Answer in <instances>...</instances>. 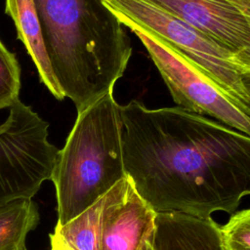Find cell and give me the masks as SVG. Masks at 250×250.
Masks as SVG:
<instances>
[{"mask_svg": "<svg viewBox=\"0 0 250 250\" xmlns=\"http://www.w3.org/2000/svg\"><path fill=\"white\" fill-rule=\"evenodd\" d=\"M120 112L126 175L157 213L209 219L250 195V136L177 105Z\"/></svg>", "mask_w": 250, "mask_h": 250, "instance_id": "1", "label": "cell"}, {"mask_svg": "<svg viewBox=\"0 0 250 250\" xmlns=\"http://www.w3.org/2000/svg\"><path fill=\"white\" fill-rule=\"evenodd\" d=\"M54 76L77 112L112 91L132 47L103 0H34Z\"/></svg>", "mask_w": 250, "mask_h": 250, "instance_id": "2", "label": "cell"}, {"mask_svg": "<svg viewBox=\"0 0 250 250\" xmlns=\"http://www.w3.org/2000/svg\"><path fill=\"white\" fill-rule=\"evenodd\" d=\"M120 104L113 90L77 112L50 180L56 188L58 222L64 225L125 178Z\"/></svg>", "mask_w": 250, "mask_h": 250, "instance_id": "3", "label": "cell"}, {"mask_svg": "<svg viewBox=\"0 0 250 250\" xmlns=\"http://www.w3.org/2000/svg\"><path fill=\"white\" fill-rule=\"evenodd\" d=\"M121 23L157 38L212 80L250 116V97L232 55L194 27L146 0H103Z\"/></svg>", "mask_w": 250, "mask_h": 250, "instance_id": "4", "label": "cell"}, {"mask_svg": "<svg viewBox=\"0 0 250 250\" xmlns=\"http://www.w3.org/2000/svg\"><path fill=\"white\" fill-rule=\"evenodd\" d=\"M49 123L20 100L0 124V206L32 198L50 180L59 149L48 141Z\"/></svg>", "mask_w": 250, "mask_h": 250, "instance_id": "5", "label": "cell"}, {"mask_svg": "<svg viewBox=\"0 0 250 250\" xmlns=\"http://www.w3.org/2000/svg\"><path fill=\"white\" fill-rule=\"evenodd\" d=\"M128 28L146 49L177 106L250 136V116L212 80L157 38L138 27Z\"/></svg>", "mask_w": 250, "mask_h": 250, "instance_id": "6", "label": "cell"}, {"mask_svg": "<svg viewBox=\"0 0 250 250\" xmlns=\"http://www.w3.org/2000/svg\"><path fill=\"white\" fill-rule=\"evenodd\" d=\"M156 215L126 176L104 196L99 250H140L153 232Z\"/></svg>", "mask_w": 250, "mask_h": 250, "instance_id": "7", "label": "cell"}, {"mask_svg": "<svg viewBox=\"0 0 250 250\" xmlns=\"http://www.w3.org/2000/svg\"><path fill=\"white\" fill-rule=\"evenodd\" d=\"M205 34L231 55L250 46V30L229 0H146Z\"/></svg>", "mask_w": 250, "mask_h": 250, "instance_id": "8", "label": "cell"}, {"mask_svg": "<svg viewBox=\"0 0 250 250\" xmlns=\"http://www.w3.org/2000/svg\"><path fill=\"white\" fill-rule=\"evenodd\" d=\"M153 250H226L220 226L179 212H158L150 235Z\"/></svg>", "mask_w": 250, "mask_h": 250, "instance_id": "9", "label": "cell"}, {"mask_svg": "<svg viewBox=\"0 0 250 250\" xmlns=\"http://www.w3.org/2000/svg\"><path fill=\"white\" fill-rule=\"evenodd\" d=\"M5 11L13 19L18 38L25 46L41 82L57 100L62 101L64 96L54 76L46 53L34 0H6Z\"/></svg>", "mask_w": 250, "mask_h": 250, "instance_id": "10", "label": "cell"}, {"mask_svg": "<svg viewBox=\"0 0 250 250\" xmlns=\"http://www.w3.org/2000/svg\"><path fill=\"white\" fill-rule=\"evenodd\" d=\"M104 197L64 225L57 223L50 234V250H99Z\"/></svg>", "mask_w": 250, "mask_h": 250, "instance_id": "11", "label": "cell"}, {"mask_svg": "<svg viewBox=\"0 0 250 250\" xmlns=\"http://www.w3.org/2000/svg\"><path fill=\"white\" fill-rule=\"evenodd\" d=\"M40 221L32 198H18L0 206V250H27L26 237Z\"/></svg>", "mask_w": 250, "mask_h": 250, "instance_id": "12", "label": "cell"}, {"mask_svg": "<svg viewBox=\"0 0 250 250\" xmlns=\"http://www.w3.org/2000/svg\"><path fill=\"white\" fill-rule=\"evenodd\" d=\"M21 67L16 55L0 40V109L10 107L19 100Z\"/></svg>", "mask_w": 250, "mask_h": 250, "instance_id": "13", "label": "cell"}, {"mask_svg": "<svg viewBox=\"0 0 250 250\" xmlns=\"http://www.w3.org/2000/svg\"><path fill=\"white\" fill-rule=\"evenodd\" d=\"M220 231L226 250H250V209L234 212Z\"/></svg>", "mask_w": 250, "mask_h": 250, "instance_id": "14", "label": "cell"}, {"mask_svg": "<svg viewBox=\"0 0 250 250\" xmlns=\"http://www.w3.org/2000/svg\"><path fill=\"white\" fill-rule=\"evenodd\" d=\"M229 1L232 3L243 15L244 19L248 23L249 30H250V0H229ZM232 62L234 63V65L236 66L240 74H243V73L250 74V46L247 49L235 55H232Z\"/></svg>", "mask_w": 250, "mask_h": 250, "instance_id": "15", "label": "cell"}, {"mask_svg": "<svg viewBox=\"0 0 250 250\" xmlns=\"http://www.w3.org/2000/svg\"><path fill=\"white\" fill-rule=\"evenodd\" d=\"M241 78H242L243 86H244L248 96L250 97V74L249 73H243V74H241Z\"/></svg>", "mask_w": 250, "mask_h": 250, "instance_id": "16", "label": "cell"}, {"mask_svg": "<svg viewBox=\"0 0 250 250\" xmlns=\"http://www.w3.org/2000/svg\"><path fill=\"white\" fill-rule=\"evenodd\" d=\"M149 238H150V237H149ZM149 238H148V240L141 247L140 250H153V249H152V246H151V244H150Z\"/></svg>", "mask_w": 250, "mask_h": 250, "instance_id": "17", "label": "cell"}]
</instances>
